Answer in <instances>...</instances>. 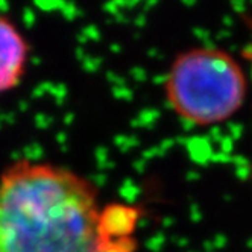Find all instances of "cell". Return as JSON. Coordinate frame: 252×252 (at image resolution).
Instances as JSON below:
<instances>
[{"label":"cell","instance_id":"1","mask_svg":"<svg viewBox=\"0 0 252 252\" xmlns=\"http://www.w3.org/2000/svg\"><path fill=\"white\" fill-rule=\"evenodd\" d=\"M97 189L76 172L20 159L0 175V252H94Z\"/></svg>","mask_w":252,"mask_h":252},{"label":"cell","instance_id":"2","mask_svg":"<svg viewBox=\"0 0 252 252\" xmlns=\"http://www.w3.org/2000/svg\"><path fill=\"white\" fill-rule=\"evenodd\" d=\"M251 88L242 58L214 44L178 52L163 76L166 105L193 128H211L234 119L245 106Z\"/></svg>","mask_w":252,"mask_h":252},{"label":"cell","instance_id":"3","mask_svg":"<svg viewBox=\"0 0 252 252\" xmlns=\"http://www.w3.org/2000/svg\"><path fill=\"white\" fill-rule=\"evenodd\" d=\"M31 60V46L22 28L0 14V96L23 82Z\"/></svg>","mask_w":252,"mask_h":252},{"label":"cell","instance_id":"4","mask_svg":"<svg viewBox=\"0 0 252 252\" xmlns=\"http://www.w3.org/2000/svg\"><path fill=\"white\" fill-rule=\"evenodd\" d=\"M246 26L249 29V43L246 44V47L242 50V61L245 63L246 68H248V73H249V79H251V87H252V15L246 17Z\"/></svg>","mask_w":252,"mask_h":252}]
</instances>
